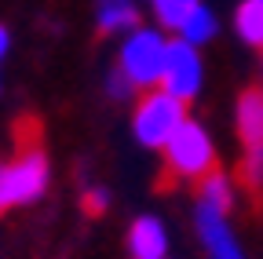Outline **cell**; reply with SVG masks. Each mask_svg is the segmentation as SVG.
<instances>
[{
  "instance_id": "obj_15",
  "label": "cell",
  "mask_w": 263,
  "mask_h": 259,
  "mask_svg": "<svg viewBox=\"0 0 263 259\" xmlns=\"http://www.w3.org/2000/svg\"><path fill=\"white\" fill-rule=\"evenodd\" d=\"M84 201H88L91 212H103V208H106V190H88V197H84Z\"/></svg>"
},
{
  "instance_id": "obj_4",
  "label": "cell",
  "mask_w": 263,
  "mask_h": 259,
  "mask_svg": "<svg viewBox=\"0 0 263 259\" xmlns=\"http://www.w3.org/2000/svg\"><path fill=\"white\" fill-rule=\"evenodd\" d=\"M161 153H164L168 172L179 175V179H205L212 172V165H216L212 135L197 121H183V128L168 139V146H164Z\"/></svg>"
},
{
  "instance_id": "obj_13",
  "label": "cell",
  "mask_w": 263,
  "mask_h": 259,
  "mask_svg": "<svg viewBox=\"0 0 263 259\" xmlns=\"http://www.w3.org/2000/svg\"><path fill=\"white\" fill-rule=\"evenodd\" d=\"M201 4V0H150V11L164 29H179V22Z\"/></svg>"
},
{
  "instance_id": "obj_10",
  "label": "cell",
  "mask_w": 263,
  "mask_h": 259,
  "mask_svg": "<svg viewBox=\"0 0 263 259\" xmlns=\"http://www.w3.org/2000/svg\"><path fill=\"white\" fill-rule=\"evenodd\" d=\"M179 41H186V44H194V48H201V44H209L216 33H219V18H216V11L212 8H205V4H197L183 22H179Z\"/></svg>"
},
{
  "instance_id": "obj_8",
  "label": "cell",
  "mask_w": 263,
  "mask_h": 259,
  "mask_svg": "<svg viewBox=\"0 0 263 259\" xmlns=\"http://www.w3.org/2000/svg\"><path fill=\"white\" fill-rule=\"evenodd\" d=\"M95 22L106 33H128L139 26V0H95Z\"/></svg>"
},
{
  "instance_id": "obj_2",
  "label": "cell",
  "mask_w": 263,
  "mask_h": 259,
  "mask_svg": "<svg viewBox=\"0 0 263 259\" xmlns=\"http://www.w3.org/2000/svg\"><path fill=\"white\" fill-rule=\"evenodd\" d=\"M186 117V103L176 99V95H168L164 88H154L146 91L139 106H136V117H132V132H136V139L150 150H164L168 146V139L183 128Z\"/></svg>"
},
{
  "instance_id": "obj_14",
  "label": "cell",
  "mask_w": 263,
  "mask_h": 259,
  "mask_svg": "<svg viewBox=\"0 0 263 259\" xmlns=\"http://www.w3.org/2000/svg\"><path fill=\"white\" fill-rule=\"evenodd\" d=\"M245 179H249V183H263V146H249V157H245Z\"/></svg>"
},
{
  "instance_id": "obj_1",
  "label": "cell",
  "mask_w": 263,
  "mask_h": 259,
  "mask_svg": "<svg viewBox=\"0 0 263 259\" xmlns=\"http://www.w3.org/2000/svg\"><path fill=\"white\" fill-rule=\"evenodd\" d=\"M168 44L172 41H164L161 29H128L117 51V77L128 88H161Z\"/></svg>"
},
{
  "instance_id": "obj_3",
  "label": "cell",
  "mask_w": 263,
  "mask_h": 259,
  "mask_svg": "<svg viewBox=\"0 0 263 259\" xmlns=\"http://www.w3.org/2000/svg\"><path fill=\"white\" fill-rule=\"evenodd\" d=\"M48 179H51V165L44 150L37 146L22 150L15 161H0V212L15 205H33L37 197H44Z\"/></svg>"
},
{
  "instance_id": "obj_11",
  "label": "cell",
  "mask_w": 263,
  "mask_h": 259,
  "mask_svg": "<svg viewBox=\"0 0 263 259\" xmlns=\"http://www.w3.org/2000/svg\"><path fill=\"white\" fill-rule=\"evenodd\" d=\"M234 29L245 44L263 51V0H241L234 15Z\"/></svg>"
},
{
  "instance_id": "obj_7",
  "label": "cell",
  "mask_w": 263,
  "mask_h": 259,
  "mask_svg": "<svg viewBox=\"0 0 263 259\" xmlns=\"http://www.w3.org/2000/svg\"><path fill=\"white\" fill-rule=\"evenodd\" d=\"M128 252L132 259H168V230L157 215H143L128 230Z\"/></svg>"
},
{
  "instance_id": "obj_12",
  "label": "cell",
  "mask_w": 263,
  "mask_h": 259,
  "mask_svg": "<svg viewBox=\"0 0 263 259\" xmlns=\"http://www.w3.org/2000/svg\"><path fill=\"white\" fill-rule=\"evenodd\" d=\"M197 205H205V208H216V212H227L234 208V183H230L227 175H216L209 172L201 179V197H197Z\"/></svg>"
},
{
  "instance_id": "obj_16",
  "label": "cell",
  "mask_w": 263,
  "mask_h": 259,
  "mask_svg": "<svg viewBox=\"0 0 263 259\" xmlns=\"http://www.w3.org/2000/svg\"><path fill=\"white\" fill-rule=\"evenodd\" d=\"M8 48H11V37H8V26H0V58L8 55Z\"/></svg>"
},
{
  "instance_id": "obj_9",
  "label": "cell",
  "mask_w": 263,
  "mask_h": 259,
  "mask_svg": "<svg viewBox=\"0 0 263 259\" xmlns=\"http://www.w3.org/2000/svg\"><path fill=\"white\" fill-rule=\"evenodd\" d=\"M238 135L245 146H263V91H245L234 110Z\"/></svg>"
},
{
  "instance_id": "obj_5",
  "label": "cell",
  "mask_w": 263,
  "mask_h": 259,
  "mask_svg": "<svg viewBox=\"0 0 263 259\" xmlns=\"http://www.w3.org/2000/svg\"><path fill=\"white\" fill-rule=\"evenodd\" d=\"M205 84V62H201V48H194L186 41H172L168 44V62L161 73V88L176 95V99L190 103L194 95H201Z\"/></svg>"
},
{
  "instance_id": "obj_6",
  "label": "cell",
  "mask_w": 263,
  "mask_h": 259,
  "mask_svg": "<svg viewBox=\"0 0 263 259\" xmlns=\"http://www.w3.org/2000/svg\"><path fill=\"white\" fill-rule=\"evenodd\" d=\"M197 234H201V245L209 252V259H249L234 237V226H230V215L227 212H216V208H205L197 205Z\"/></svg>"
}]
</instances>
